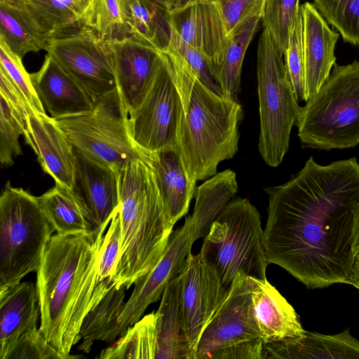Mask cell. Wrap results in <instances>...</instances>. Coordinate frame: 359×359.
Masks as SVG:
<instances>
[{
  "label": "cell",
  "mask_w": 359,
  "mask_h": 359,
  "mask_svg": "<svg viewBox=\"0 0 359 359\" xmlns=\"http://www.w3.org/2000/svg\"><path fill=\"white\" fill-rule=\"evenodd\" d=\"M169 63L182 99L177 147L190 177L197 182L217 174L221 161L238 148L241 105L208 87L170 43L161 50Z\"/></svg>",
  "instance_id": "obj_3"
},
{
  "label": "cell",
  "mask_w": 359,
  "mask_h": 359,
  "mask_svg": "<svg viewBox=\"0 0 359 359\" xmlns=\"http://www.w3.org/2000/svg\"><path fill=\"white\" fill-rule=\"evenodd\" d=\"M72 191L94 231L107 226L119 205L118 172L74 148Z\"/></svg>",
  "instance_id": "obj_15"
},
{
  "label": "cell",
  "mask_w": 359,
  "mask_h": 359,
  "mask_svg": "<svg viewBox=\"0 0 359 359\" xmlns=\"http://www.w3.org/2000/svg\"><path fill=\"white\" fill-rule=\"evenodd\" d=\"M248 280L253 316L264 344L296 337L304 332L294 308L267 279L248 277Z\"/></svg>",
  "instance_id": "obj_20"
},
{
  "label": "cell",
  "mask_w": 359,
  "mask_h": 359,
  "mask_svg": "<svg viewBox=\"0 0 359 359\" xmlns=\"http://www.w3.org/2000/svg\"><path fill=\"white\" fill-rule=\"evenodd\" d=\"M161 54L162 62L149 90L128 115L131 137L145 154L177 147L181 94L169 63Z\"/></svg>",
  "instance_id": "obj_13"
},
{
  "label": "cell",
  "mask_w": 359,
  "mask_h": 359,
  "mask_svg": "<svg viewBox=\"0 0 359 359\" xmlns=\"http://www.w3.org/2000/svg\"><path fill=\"white\" fill-rule=\"evenodd\" d=\"M299 0H265L262 20L283 51L286 50L290 33L299 11Z\"/></svg>",
  "instance_id": "obj_36"
},
{
  "label": "cell",
  "mask_w": 359,
  "mask_h": 359,
  "mask_svg": "<svg viewBox=\"0 0 359 359\" xmlns=\"http://www.w3.org/2000/svg\"><path fill=\"white\" fill-rule=\"evenodd\" d=\"M261 20L258 15L249 18L229 36L221 62L210 72L222 93L234 99L240 90L245 53Z\"/></svg>",
  "instance_id": "obj_29"
},
{
  "label": "cell",
  "mask_w": 359,
  "mask_h": 359,
  "mask_svg": "<svg viewBox=\"0 0 359 359\" xmlns=\"http://www.w3.org/2000/svg\"><path fill=\"white\" fill-rule=\"evenodd\" d=\"M23 0H0V3H4L10 6L20 7Z\"/></svg>",
  "instance_id": "obj_47"
},
{
  "label": "cell",
  "mask_w": 359,
  "mask_h": 359,
  "mask_svg": "<svg viewBox=\"0 0 359 359\" xmlns=\"http://www.w3.org/2000/svg\"><path fill=\"white\" fill-rule=\"evenodd\" d=\"M128 36L158 50L170 40L168 11L154 0H117Z\"/></svg>",
  "instance_id": "obj_26"
},
{
  "label": "cell",
  "mask_w": 359,
  "mask_h": 359,
  "mask_svg": "<svg viewBox=\"0 0 359 359\" xmlns=\"http://www.w3.org/2000/svg\"><path fill=\"white\" fill-rule=\"evenodd\" d=\"M238 188L236 173L229 169L215 174L196 188L192 214L186 217L182 226L172 233L164 253L154 268L135 282L120 316V335L142 318L151 304L161 298L168 283L182 271L194 243L205 237Z\"/></svg>",
  "instance_id": "obj_5"
},
{
  "label": "cell",
  "mask_w": 359,
  "mask_h": 359,
  "mask_svg": "<svg viewBox=\"0 0 359 359\" xmlns=\"http://www.w3.org/2000/svg\"><path fill=\"white\" fill-rule=\"evenodd\" d=\"M81 24L91 29L106 41L129 36L117 0H90L83 11Z\"/></svg>",
  "instance_id": "obj_34"
},
{
  "label": "cell",
  "mask_w": 359,
  "mask_h": 359,
  "mask_svg": "<svg viewBox=\"0 0 359 359\" xmlns=\"http://www.w3.org/2000/svg\"><path fill=\"white\" fill-rule=\"evenodd\" d=\"M217 0H178L176 6H175V8L176 7H180V6H182L187 4H189V3H191V2H195V1H216Z\"/></svg>",
  "instance_id": "obj_48"
},
{
  "label": "cell",
  "mask_w": 359,
  "mask_h": 359,
  "mask_svg": "<svg viewBox=\"0 0 359 359\" xmlns=\"http://www.w3.org/2000/svg\"><path fill=\"white\" fill-rule=\"evenodd\" d=\"M46 50L93 102L117 89L109 42L80 25L47 40Z\"/></svg>",
  "instance_id": "obj_12"
},
{
  "label": "cell",
  "mask_w": 359,
  "mask_h": 359,
  "mask_svg": "<svg viewBox=\"0 0 359 359\" xmlns=\"http://www.w3.org/2000/svg\"><path fill=\"white\" fill-rule=\"evenodd\" d=\"M264 191L269 206L263 245L268 263L308 288L351 285L359 212L357 159L320 165L311 156L289 181Z\"/></svg>",
  "instance_id": "obj_1"
},
{
  "label": "cell",
  "mask_w": 359,
  "mask_h": 359,
  "mask_svg": "<svg viewBox=\"0 0 359 359\" xmlns=\"http://www.w3.org/2000/svg\"><path fill=\"white\" fill-rule=\"evenodd\" d=\"M55 121L75 149L117 172L147 156L131 137L128 113L118 89L94 101L90 111Z\"/></svg>",
  "instance_id": "obj_10"
},
{
  "label": "cell",
  "mask_w": 359,
  "mask_h": 359,
  "mask_svg": "<svg viewBox=\"0 0 359 359\" xmlns=\"http://www.w3.org/2000/svg\"><path fill=\"white\" fill-rule=\"evenodd\" d=\"M37 95L55 119L90 111L93 102L86 92L47 53L41 69L30 74Z\"/></svg>",
  "instance_id": "obj_21"
},
{
  "label": "cell",
  "mask_w": 359,
  "mask_h": 359,
  "mask_svg": "<svg viewBox=\"0 0 359 359\" xmlns=\"http://www.w3.org/2000/svg\"><path fill=\"white\" fill-rule=\"evenodd\" d=\"M313 4L344 41L359 45V0H313Z\"/></svg>",
  "instance_id": "obj_35"
},
{
  "label": "cell",
  "mask_w": 359,
  "mask_h": 359,
  "mask_svg": "<svg viewBox=\"0 0 359 359\" xmlns=\"http://www.w3.org/2000/svg\"><path fill=\"white\" fill-rule=\"evenodd\" d=\"M284 62L297 100L306 102L300 8L290 33L288 46L284 53Z\"/></svg>",
  "instance_id": "obj_39"
},
{
  "label": "cell",
  "mask_w": 359,
  "mask_h": 359,
  "mask_svg": "<svg viewBox=\"0 0 359 359\" xmlns=\"http://www.w3.org/2000/svg\"><path fill=\"white\" fill-rule=\"evenodd\" d=\"M53 231L37 196L8 182L0 197V292L38 270Z\"/></svg>",
  "instance_id": "obj_8"
},
{
  "label": "cell",
  "mask_w": 359,
  "mask_h": 359,
  "mask_svg": "<svg viewBox=\"0 0 359 359\" xmlns=\"http://www.w3.org/2000/svg\"><path fill=\"white\" fill-rule=\"evenodd\" d=\"M215 3L229 36L249 18H262L265 0H217Z\"/></svg>",
  "instance_id": "obj_41"
},
{
  "label": "cell",
  "mask_w": 359,
  "mask_h": 359,
  "mask_svg": "<svg viewBox=\"0 0 359 359\" xmlns=\"http://www.w3.org/2000/svg\"><path fill=\"white\" fill-rule=\"evenodd\" d=\"M182 273L187 331L196 358L200 337L228 290L213 266L201 252L189 255Z\"/></svg>",
  "instance_id": "obj_14"
},
{
  "label": "cell",
  "mask_w": 359,
  "mask_h": 359,
  "mask_svg": "<svg viewBox=\"0 0 359 359\" xmlns=\"http://www.w3.org/2000/svg\"><path fill=\"white\" fill-rule=\"evenodd\" d=\"M47 40L81 25L79 0H23L20 6Z\"/></svg>",
  "instance_id": "obj_30"
},
{
  "label": "cell",
  "mask_w": 359,
  "mask_h": 359,
  "mask_svg": "<svg viewBox=\"0 0 359 359\" xmlns=\"http://www.w3.org/2000/svg\"><path fill=\"white\" fill-rule=\"evenodd\" d=\"M80 3H81V5L84 11V9L86 8V7L88 6L90 0H79Z\"/></svg>",
  "instance_id": "obj_49"
},
{
  "label": "cell",
  "mask_w": 359,
  "mask_h": 359,
  "mask_svg": "<svg viewBox=\"0 0 359 359\" xmlns=\"http://www.w3.org/2000/svg\"><path fill=\"white\" fill-rule=\"evenodd\" d=\"M359 358V341L349 329L332 335L306 331L298 337L264 344L262 359Z\"/></svg>",
  "instance_id": "obj_23"
},
{
  "label": "cell",
  "mask_w": 359,
  "mask_h": 359,
  "mask_svg": "<svg viewBox=\"0 0 359 359\" xmlns=\"http://www.w3.org/2000/svg\"><path fill=\"white\" fill-rule=\"evenodd\" d=\"M306 95L314 94L336 64L334 50L339 34L332 29L314 4L300 6Z\"/></svg>",
  "instance_id": "obj_19"
},
{
  "label": "cell",
  "mask_w": 359,
  "mask_h": 359,
  "mask_svg": "<svg viewBox=\"0 0 359 359\" xmlns=\"http://www.w3.org/2000/svg\"><path fill=\"white\" fill-rule=\"evenodd\" d=\"M0 67L4 69L22 93L32 112L46 114L37 95L31 75L23 65L22 57L14 53L1 40H0Z\"/></svg>",
  "instance_id": "obj_38"
},
{
  "label": "cell",
  "mask_w": 359,
  "mask_h": 359,
  "mask_svg": "<svg viewBox=\"0 0 359 359\" xmlns=\"http://www.w3.org/2000/svg\"><path fill=\"white\" fill-rule=\"evenodd\" d=\"M37 198L43 214L56 233L88 235L96 232L70 189L55 184Z\"/></svg>",
  "instance_id": "obj_28"
},
{
  "label": "cell",
  "mask_w": 359,
  "mask_h": 359,
  "mask_svg": "<svg viewBox=\"0 0 359 359\" xmlns=\"http://www.w3.org/2000/svg\"><path fill=\"white\" fill-rule=\"evenodd\" d=\"M117 89L127 112L146 97L162 62L160 50L133 37L109 41Z\"/></svg>",
  "instance_id": "obj_16"
},
{
  "label": "cell",
  "mask_w": 359,
  "mask_h": 359,
  "mask_svg": "<svg viewBox=\"0 0 359 359\" xmlns=\"http://www.w3.org/2000/svg\"><path fill=\"white\" fill-rule=\"evenodd\" d=\"M182 273L166 285L156 312L155 359H195L182 303Z\"/></svg>",
  "instance_id": "obj_22"
},
{
  "label": "cell",
  "mask_w": 359,
  "mask_h": 359,
  "mask_svg": "<svg viewBox=\"0 0 359 359\" xmlns=\"http://www.w3.org/2000/svg\"><path fill=\"white\" fill-rule=\"evenodd\" d=\"M23 136L43 172L55 184L71 189L75 172L74 147L55 119L46 114H29Z\"/></svg>",
  "instance_id": "obj_18"
},
{
  "label": "cell",
  "mask_w": 359,
  "mask_h": 359,
  "mask_svg": "<svg viewBox=\"0 0 359 359\" xmlns=\"http://www.w3.org/2000/svg\"><path fill=\"white\" fill-rule=\"evenodd\" d=\"M53 235L36 271L39 330L47 341L69 358L80 341L82 322L92 307L104 233Z\"/></svg>",
  "instance_id": "obj_2"
},
{
  "label": "cell",
  "mask_w": 359,
  "mask_h": 359,
  "mask_svg": "<svg viewBox=\"0 0 359 359\" xmlns=\"http://www.w3.org/2000/svg\"><path fill=\"white\" fill-rule=\"evenodd\" d=\"M170 41L208 87L217 93H223L219 86L212 77L203 55L193 46L183 40L171 27Z\"/></svg>",
  "instance_id": "obj_42"
},
{
  "label": "cell",
  "mask_w": 359,
  "mask_h": 359,
  "mask_svg": "<svg viewBox=\"0 0 359 359\" xmlns=\"http://www.w3.org/2000/svg\"><path fill=\"white\" fill-rule=\"evenodd\" d=\"M0 95L11 107L24 120L33 113L22 93L14 85L6 72L0 67Z\"/></svg>",
  "instance_id": "obj_43"
},
{
  "label": "cell",
  "mask_w": 359,
  "mask_h": 359,
  "mask_svg": "<svg viewBox=\"0 0 359 359\" xmlns=\"http://www.w3.org/2000/svg\"><path fill=\"white\" fill-rule=\"evenodd\" d=\"M353 250L355 255L359 252V212L356 217L355 222Z\"/></svg>",
  "instance_id": "obj_45"
},
{
  "label": "cell",
  "mask_w": 359,
  "mask_h": 359,
  "mask_svg": "<svg viewBox=\"0 0 359 359\" xmlns=\"http://www.w3.org/2000/svg\"><path fill=\"white\" fill-rule=\"evenodd\" d=\"M263 235L259 211L247 198L229 201L211 224L200 252L227 290L239 273L266 279Z\"/></svg>",
  "instance_id": "obj_7"
},
{
  "label": "cell",
  "mask_w": 359,
  "mask_h": 359,
  "mask_svg": "<svg viewBox=\"0 0 359 359\" xmlns=\"http://www.w3.org/2000/svg\"><path fill=\"white\" fill-rule=\"evenodd\" d=\"M161 6L166 9L167 11H170L175 8L178 0H154Z\"/></svg>",
  "instance_id": "obj_46"
},
{
  "label": "cell",
  "mask_w": 359,
  "mask_h": 359,
  "mask_svg": "<svg viewBox=\"0 0 359 359\" xmlns=\"http://www.w3.org/2000/svg\"><path fill=\"white\" fill-rule=\"evenodd\" d=\"M118 182L121 244L113 281L127 290L159 261L174 224L147 156L121 168Z\"/></svg>",
  "instance_id": "obj_4"
},
{
  "label": "cell",
  "mask_w": 359,
  "mask_h": 359,
  "mask_svg": "<svg viewBox=\"0 0 359 359\" xmlns=\"http://www.w3.org/2000/svg\"><path fill=\"white\" fill-rule=\"evenodd\" d=\"M1 359H69L55 350L36 327L23 333Z\"/></svg>",
  "instance_id": "obj_40"
},
{
  "label": "cell",
  "mask_w": 359,
  "mask_h": 359,
  "mask_svg": "<svg viewBox=\"0 0 359 359\" xmlns=\"http://www.w3.org/2000/svg\"><path fill=\"white\" fill-rule=\"evenodd\" d=\"M295 125L304 147L344 149L359 144V61L335 64L320 88L299 108Z\"/></svg>",
  "instance_id": "obj_6"
},
{
  "label": "cell",
  "mask_w": 359,
  "mask_h": 359,
  "mask_svg": "<svg viewBox=\"0 0 359 359\" xmlns=\"http://www.w3.org/2000/svg\"><path fill=\"white\" fill-rule=\"evenodd\" d=\"M118 208L119 205L111 219L101 246L93 292V305L115 286L113 277L120 257L121 244V224Z\"/></svg>",
  "instance_id": "obj_33"
},
{
  "label": "cell",
  "mask_w": 359,
  "mask_h": 359,
  "mask_svg": "<svg viewBox=\"0 0 359 359\" xmlns=\"http://www.w3.org/2000/svg\"><path fill=\"white\" fill-rule=\"evenodd\" d=\"M170 27L204 57L209 72L221 62L228 35L215 1H195L168 11Z\"/></svg>",
  "instance_id": "obj_17"
},
{
  "label": "cell",
  "mask_w": 359,
  "mask_h": 359,
  "mask_svg": "<svg viewBox=\"0 0 359 359\" xmlns=\"http://www.w3.org/2000/svg\"><path fill=\"white\" fill-rule=\"evenodd\" d=\"M146 154L156 173L168 215L175 225L188 212L196 182L189 175L178 147Z\"/></svg>",
  "instance_id": "obj_24"
},
{
  "label": "cell",
  "mask_w": 359,
  "mask_h": 359,
  "mask_svg": "<svg viewBox=\"0 0 359 359\" xmlns=\"http://www.w3.org/2000/svg\"><path fill=\"white\" fill-rule=\"evenodd\" d=\"M40 316L36 284L20 283L0 292V359Z\"/></svg>",
  "instance_id": "obj_25"
},
{
  "label": "cell",
  "mask_w": 359,
  "mask_h": 359,
  "mask_svg": "<svg viewBox=\"0 0 359 359\" xmlns=\"http://www.w3.org/2000/svg\"><path fill=\"white\" fill-rule=\"evenodd\" d=\"M0 104V161L5 166H11L14 158L22 154L19 137L25 133L26 121L2 97Z\"/></svg>",
  "instance_id": "obj_37"
},
{
  "label": "cell",
  "mask_w": 359,
  "mask_h": 359,
  "mask_svg": "<svg viewBox=\"0 0 359 359\" xmlns=\"http://www.w3.org/2000/svg\"><path fill=\"white\" fill-rule=\"evenodd\" d=\"M351 285L359 290V252L354 257Z\"/></svg>",
  "instance_id": "obj_44"
},
{
  "label": "cell",
  "mask_w": 359,
  "mask_h": 359,
  "mask_svg": "<svg viewBox=\"0 0 359 359\" xmlns=\"http://www.w3.org/2000/svg\"><path fill=\"white\" fill-rule=\"evenodd\" d=\"M126 287L114 286L86 315L78 349L89 353L95 341L114 343L120 335V316L125 306Z\"/></svg>",
  "instance_id": "obj_27"
},
{
  "label": "cell",
  "mask_w": 359,
  "mask_h": 359,
  "mask_svg": "<svg viewBox=\"0 0 359 359\" xmlns=\"http://www.w3.org/2000/svg\"><path fill=\"white\" fill-rule=\"evenodd\" d=\"M156 313L140 318L116 342L102 351L100 359H151L156 355Z\"/></svg>",
  "instance_id": "obj_32"
},
{
  "label": "cell",
  "mask_w": 359,
  "mask_h": 359,
  "mask_svg": "<svg viewBox=\"0 0 359 359\" xmlns=\"http://www.w3.org/2000/svg\"><path fill=\"white\" fill-rule=\"evenodd\" d=\"M0 40L20 57L46 49L47 39L21 7L0 3Z\"/></svg>",
  "instance_id": "obj_31"
},
{
  "label": "cell",
  "mask_w": 359,
  "mask_h": 359,
  "mask_svg": "<svg viewBox=\"0 0 359 359\" xmlns=\"http://www.w3.org/2000/svg\"><path fill=\"white\" fill-rule=\"evenodd\" d=\"M260 120L259 151L265 163L278 167L289 149L292 126L300 106L290 81L284 54L264 27L257 47Z\"/></svg>",
  "instance_id": "obj_9"
},
{
  "label": "cell",
  "mask_w": 359,
  "mask_h": 359,
  "mask_svg": "<svg viewBox=\"0 0 359 359\" xmlns=\"http://www.w3.org/2000/svg\"><path fill=\"white\" fill-rule=\"evenodd\" d=\"M263 347L248 277L239 273L204 329L195 359H262Z\"/></svg>",
  "instance_id": "obj_11"
}]
</instances>
